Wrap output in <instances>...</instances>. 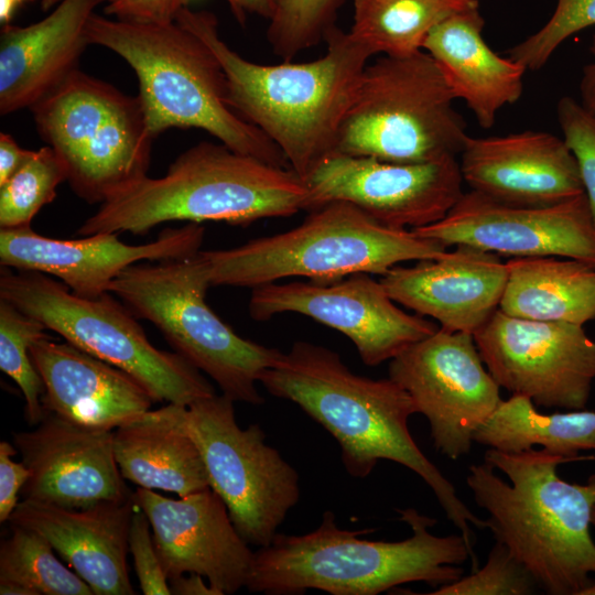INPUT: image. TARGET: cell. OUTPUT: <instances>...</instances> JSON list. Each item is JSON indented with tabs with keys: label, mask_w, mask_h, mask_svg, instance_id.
Here are the masks:
<instances>
[{
	"label": "cell",
	"mask_w": 595,
	"mask_h": 595,
	"mask_svg": "<svg viewBox=\"0 0 595 595\" xmlns=\"http://www.w3.org/2000/svg\"><path fill=\"white\" fill-rule=\"evenodd\" d=\"M273 397L299 405L338 443L346 472L370 475L379 461L398 463L432 489L446 518L473 549L470 526L487 529L457 496L453 484L423 454L408 428L418 413L409 393L389 377L371 379L353 372L338 353L310 342H295L260 377Z\"/></svg>",
	"instance_id": "1"
},
{
	"label": "cell",
	"mask_w": 595,
	"mask_h": 595,
	"mask_svg": "<svg viewBox=\"0 0 595 595\" xmlns=\"http://www.w3.org/2000/svg\"><path fill=\"white\" fill-rule=\"evenodd\" d=\"M175 21L201 37L218 58L229 107L262 131L304 181L336 151L340 126L361 74L374 55L335 26L326 53L312 62L263 65L250 62L219 35L208 11L182 9Z\"/></svg>",
	"instance_id": "2"
},
{
	"label": "cell",
	"mask_w": 595,
	"mask_h": 595,
	"mask_svg": "<svg viewBox=\"0 0 595 595\" xmlns=\"http://www.w3.org/2000/svg\"><path fill=\"white\" fill-rule=\"evenodd\" d=\"M466 484L496 541L505 544L550 595H581L595 575L591 534L595 475L574 484L558 475L570 459L543 448L485 452Z\"/></svg>",
	"instance_id": "3"
},
{
	"label": "cell",
	"mask_w": 595,
	"mask_h": 595,
	"mask_svg": "<svg viewBox=\"0 0 595 595\" xmlns=\"http://www.w3.org/2000/svg\"><path fill=\"white\" fill-rule=\"evenodd\" d=\"M411 529L401 541H372L360 536L375 529L339 528L326 510L320 526L301 536L277 533L258 548L246 583L253 593L299 595L317 589L332 595H377L401 584L424 582L440 587L459 580V567L476 555L462 534L439 537L429 529L436 519L413 508L398 509Z\"/></svg>",
	"instance_id": "4"
},
{
	"label": "cell",
	"mask_w": 595,
	"mask_h": 595,
	"mask_svg": "<svg viewBox=\"0 0 595 595\" xmlns=\"http://www.w3.org/2000/svg\"><path fill=\"white\" fill-rule=\"evenodd\" d=\"M310 191L292 169L199 142L180 154L162 177L148 175L100 204L77 234H148L167 221H223L248 226L259 219L307 210Z\"/></svg>",
	"instance_id": "5"
},
{
	"label": "cell",
	"mask_w": 595,
	"mask_h": 595,
	"mask_svg": "<svg viewBox=\"0 0 595 595\" xmlns=\"http://www.w3.org/2000/svg\"><path fill=\"white\" fill-rule=\"evenodd\" d=\"M86 36L89 44L113 51L134 71L153 138L170 128L202 129L234 151L290 167L281 150L229 107L223 67L192 31L176 21L137 23L94 13Z\"/></svg>",
	"instance_id": "6"
},
{
	"label": "cell",
	"mask_w": 595,
	"mask_h": 595,
	"mask_svg": "<svg viewBox=\"0 0 595 595\" xmlns=\"http://www.w3.org/2000/svg\"><path fill=\"white\" fill-rule=\"evenodd\" d=\"M440 241L385 226L357 206L331 202L296 227L225 250L201 251L210 284L253 289L291 277L331 283L354 273L386 274L401 262L436 259Z\"/></svg>",
	"instance_id": "7"
},
{
	"label": "cell",
	"mask_w": 595,
	"mask_h": 595,
	"mask_svg": "<svg viewBox=\"0 0 595 595\" xmlns=\"http://www.w3.org/2000/svg\"><path fill=\"white\" fill-rule=\"evenodd\" d=\"M208 266L197 253L134 263L109 285L139 320L155 325L175 353L213 379L235 402L263 403L257 383L282 351L239 336L205 301Z\"/></svg>",
	"instance_id": "8"
},
{
	"label": "cell",
	"mask_w": 595,
	"mask_h": 595,
	"mask_svg": "<svg viewBox=\"0 0 595 595\" xmlns=\"http://www.w3.org/2000/svg\"><path fill=\"white\" fill-rule=\"evenodd\" d=\"M441 68L422 50L365 67L335 153L398 163L459 155L466 125Z\"/></svg>",
	"instance_id": "9"
},
{
	"label": "cell",
	"mask_w": 595,
	"mask_h": 595,
	"mask_svg": "<svg viewBox=\"0 0 595 595\" xmlns=\"http://www.w3.org/2000/svg\"><path fill=\"white\" fill-rule=\"evenodd\" d=\"M0 299L129 374L154 402L190 405L215 394L210 382L181 355L152 345L138 318L110 292L83 298L45 273L2 267Z\"/></svg>",
	"instance_id": "10"
},
{
	"label": "cell",
	"mask_w": 595,
	"mask_h": 595,
	"mask_svg": "<svg viewBox=\"0 0 595 595\" xmlns=\"http://www.w3.org/2000/svg\"><path fill=\"white\" fill-rule=\"evenodd\" d=\"M30 109L85 202L101 204L148 175L154 138L138 96L76 69Z\"/></svg>",
	"instance_id": "11"
},
{
	"label": "cell",
	"mask_w": 595,
	"mask_h": 595,
	"mask_svg": "<svg viewBox=\"0 0 595 595\" xmlns=\"http://www.w3.org/2000/svg\"><path fill=\"white\" fill-rule=\"evenodd\" d=\"M234 402L223 393L201 399L185 407L183 422L235 528L248 544L263 548L300 499L299 474L266 443L259 424L238 425Z\"/></svg>",
	"instance_id": "12"
},
{
	"label": "cell",
	"mask_w": 595,
	"mask_h": 595,
	"mask_svg": "<svg viewBox=\"0 0 595 595\" xmlns=\"http://www.w3.org/2000/svg\"><path fill=\"white\" fill-rule=\"evenodd\" d=\"M473 336L500 388L537 407L585 409L595 381V339L582 325L521 318L498 309Z\"/></svg>",
	"instance_id": "13"
},
{
	"label": "cell",
	"mask_w": 595,
	"mask_h": 595,
	"mask_svg": "<svg viewBox=\"0 0 595 595\" xmlns=\"http://www.w3.org/2000/svg\"><path fill=\"white\" fill-rule=\"evenodd\" d=\"M388 372L426 418L436 451L451 459L469 453L475 431L501 401L468 333L440 327L392 358Z\"/></svg>",
	"instance_id": "14"
},
{
	"label": "cell",
	"mask_w": 595,
	"mask_h": 595,
	"mask_svg": "<svg viewBox=\"0 0 595 595\" xmlns=\"http://www.w3.org/2000/svg\"><path fill=\"white\" fill-rule=\"evenodd\" d=\"M249 314L268 321L282 313L311 317L347 336L361 361H390L440 327L397 306L382 282L369 273H354L331 283L271 282L251 289Z\"/></svg>",
	"instance_id": "15"
},
{
	"label": "cell",
	"mask_w": 595,
	"mask_h": 595,
	"mask_svg": "<svg viewBox=\"0 0 595 595\" xmlns=\"http://www.w3.org/2000/svg\"><path fill=\"white\" fill-rule=\"evenodd\" d=\"M305 182L307 212L342 201L385 226L409 230L442 220L464 194L456 156L398 163L334 153Z\"/></svg>",
	"instance_id": "16"
},
{
	"label": "cell",
	"mask_w": 595,
	"mask_h": 595,
	"mask_svg": "<svg viewBox=\"0 0 595 595\" xmlns=\"http://www.w3.org/2000/svg\"><path fill=\"white\" fill-rule=\"evenodd\" d=\"M445 247L498 256L561 257L595 266V223L584 194L551 205H513L464 192L442 220L413 230Z\"/></svg>",
	"instance_id": "17"
},
{
	"label": "cell",
	"mask_w": 595,
	"mask_h": 595,
	"mask_svg": "<svg viewBox=\"0 0 595 595\" xmlns=\"http://www.w3.org/2000/svg\"><path fill=\"white\" fill-rule=\"evenodd\" d=\"M131 498L150 521L169 580L196 573L206 577L220 595L246 587L253 551L212 488L174 499L138 487Z\"/></svg>",
	"instance_id": "18"
},
{
	"label": "cell",
	"mask_w": 595,
	"mask_h": 595,
	"mask_svg": "<svg viewBox=\"0 0 595 595\" xmlns=\"http://www.w3.org/2000/svg\"><path fill=\"white\" fill-rule=\"evenodd\" d=\"M205 228L188 223L165 228L142 245L122 242L116 232H99L78 239H55L29 227L0 228V262L13 270L37 271L61 280L83 298L109 292L110 283L140 261H163L201 251Z\"/></svg>",
	"instance_id": "19"
},
{
	"label": "cell",
	"mask_w": 595,
	"mask_h": 595,
	"mask_svg": "<svg viewBox=\"0 0 595 595\" xmlns=\"http://www.w3.org/2000/svg\"><path fill=\"white\" fill-rule=\"evenodd\" d=\"M30 476L24 499L84 508L131 497L113 453V431L45 413L32 431L13 434Z\"/></svg>",
	"instance_id": "20"
},
{
	"label": "cell",
	"mask_w": 595,
	"mask_h": 595,
	"mask_svg": "<svg viewBox=\"0 0 595 595\" xmlns=\"http://www.w3.org/2000/svg\"><path fill=\"white\" fill-rule=\"evenodd\" d=\"M459 156L463 181L498 202L551 205L584 194L575 156L549 132L467 137Z\"/></svg>",
	"instance_id": "21"
},
{
	"label": "cell",
	"mask_w": 595,
	"mask_h": 595,
	"mask_svg": "<svg viewBox=\"0 0 595 595\" xmlns=\"http://www.w3.org/2000/svg\"><path fill=\"white\" fill-rule=\"evenodd\" d=\"M507 277L498 255L457 245L441 258L396 266L380 281L397 304L443 329L474 335L499 309Z\"/></svg>",
	"instance_id": "22"
},
{
	"label": "cell",
	"mask_w": 595,
	"mask_h": 595,
	"mask_svg": "<svg viewBox=\"0 0 595 595\" xmlns=\"http://www.w3.org/2000/svg\"><path fill=\"white\" fill-rule=\"evenodd\" d=\"M134 506L131 497L84 508L24 499L9 520L44 537L95 595H132L127 554Z\"/></svg>",
	"instance_id": "23"
},
{
	"label": "cell",
	"mask_w": 595,
	"mask_h": 595,
	"mask_svg": "<svg viewBox=\"0 0 595 595\" xmlns=\"http://www.w3.org/2000/svg\"><path fill=\"white\" fill-rule=\"evenodd\" d=\"M30 356L44 385L45 413L72 423L113 431L154 401L129 374L66 340L40 338Z\"/></svg>",
	"instance_id": "24"
},
{
	"label": "cell",
	"mask_w": 595,
	"mask_h": 595,
	"mask_svg": "<svg viewBox=\"0 0 595 595\" xmlns=\"http://www.w3.org/2000/svg\"><path fill=\"white\" fill-rule=\"evenodd\" d=\"M106 0H62L44 19L26 26L3 24L0 33V113L34 104L78 69L86 26Z\"/></svg>",
	"instance_id": "25"
},
{
	"label": "cell",
	"mask_w": 595,
	"mask_h": 595,
	"mask_svg": "<svg viewBox=\"0 0 595 595\" xmlns=\"http://www.w3.org/2000/svg\"><path fill=\"white\" fill-rule=\"evenodd\" d=\"M484 26L479 8L453 14L432 29L422 48L441 68L455 99H463L479 126L489 129L502 107L520 99L527 69L496 54L483 36Z\"/></svg>",
	"instance_id": "26"
},
{
	"label": "cell",
	"mask_w": 595,
	"mask_h": 595,
	"mask_svg": "<svg viewBox=\"0 0 595 595\" xmlns=\"http://www.w3.org/2000/svg\"><path fill=\"white\" fill-rule=\"evenodd\" d=\"M185 407L169 403L113 430V453L125 479L180 497L210 488L201 452L183 422Z\"/></svg>",
	"instance_id": "27"
},
{
	"label": "cell",
	"mask_w": 595,
	"mask_h": 595,
	"mask_svg": "<svg viewBox=\"0 0 595 595\" xmlns=\"http://www.w3.org/2000/svg\"><path fill=\"white\" fill-rule=\"evenodd\" d=\"M506 263L504 313L582 326L595 320V266L561 257H515Z\"/></svg>",
	"instance_id": "28"
},
{
	"label": "cell",
	"mask_w": 595,
	"mask_h": 595,
	"mask_svg": "<svg viewBox=\"0 0 595 595\" xmlns=\"http://www.w3.org/2000/svg\"><path fill=\"white\" fill-rule=\"evenodd\" d=\"M473 441L500 452L520 453L541 446L571 461L592 459L580 452L595 451V411L541 413L533 401L511 394L498 403L475 431Z\"/></svg>",
	"instance_id": "29"
},
{
	"label": "cell",
	"mask_w": 595,
	"mask_h": 595,
	"mask_svg": "<svg viewBox=\"0 0 595 595\" xmlns=\"http://www.w3.org/2000/svg\"><path fill=\"white\" fill-rule=\"evenodd\" d=\"M477 8V0H354L349 33L374 55L407 56L439 23Z\"/></svg>",
	"instance_id": "30"
},
{
	"label": "cell",
	"mask_w": 595,
	"mask_h": 595,
	"mask_svg": "<svg viewBox=\"0 0 595 595\" xmlns=\"http://www.w3.org/2000/svg\"><path fill=\"white\" fill-rule=\"evenodd\" d=\"M0 547V581L20 583L34 595H95L89 585L65 566L53 547L32 529L11 524Z\"/></svg>",
	"instance_id": "31"
},
{
	"label": "cell",
	"mask_w": 595,
	"mask_h": 595,
	"mask_svg": "<svg viewBox=\"0 0 595 595\" xmlns=\"http://www.w3.org/2000/svg\"><path fill=\"white\" fill-rule=\"evenodd\" d=\"M67 172L52 147L33 151L30 158L0 185V228L29 227L40 209L53 202Z\"/></svg>",
	"instance_id": "32"
},
{
	"label": "cell",
	"mask_w": 595,
	"mask_h": 595,
	"mask_svg": "<svg viewBox=\"0 0 595 595\" xmlns=\"http://www.w3.org/2000/svg\"><path fill=\"white\" fill-rule=\"evenodd\" d=\"M46 327L0 299V369L20 388L25 399V416L30 424L37 425L45 416L42 405L44 385L31 356V345L48 336Z\"/></svg>",
	"instance_id": "33"
},
{
	"label": "cell",
	"mask_w": 595,
	"mask_h": 595,
	"mask_svg": "<svg viewBox=\"0 0 595 595\" xmlns=\"http://www.w3.org/2000/svg\"><path fill=\"white\" fill-rule=\"evenodd\" d=\"M345 0H274L267 39L284 61L325 41Z\"/></svg>",
	"instance_id": "34"
},
{
	"label": "cell",
	"mask_w": 595,
	"mask_h": 595,
	"mask_svg": "<svg viewBox=\"0 0 595 595\" xmlns=\"http://www.w3.org/2000/svg\"><path fill=\"white\" fill-rule=\"evenodd\" d=\"M540 589L529 571L508 548L495 540L487 562L470 575L442 585L431 595H530Z\"/></svg>",
	"instance_id": "35"
},
{
	"label": "cell",
	"mask_w": 595,
	"mask_h": 595,
	"mask_svg": "<svg viewBox=\"0 0 595 595\" xmlns=\"http://www.w3.org/2000/svg\"><path fill=\"white\" fill-rule=\"evenodd\" d=\"M595 25V0H558L548 22L507 51L526 69L538 71L572 34Z\"/></svg>",
	"instance_id": "36"
},
{
	"label": "cell",
	"mask_w": 595,
	"mask_h": 595,
	"mask_svg": "<svg viewBox=\"0 0 595 595\" xmlns=\"http://www.w3.org/2000/svg\"><path fill=\"white\" fill-rule=\"evenodd\" d=\"M556 109L563 140L577 162L595 223V117L571 97L561 98Z\"/></svg>",
	"instance_id": "37"
},
{
	"label": "cell",
	"mask_w": 595,
	"mask_h": 595,
	"mask_svg": "<svg viewBox=\"0 0 595 595\" xmlns=\"http://www.w3.org/2000/svg\"><path fill=\"white\" fill-rule=\"evenodd\" d=\"M150 521L143 510H134L129 532V551L144 595H170L169 578L164 573L150 533Z\"/></svg>",
	"instance_id": "38"
},
{
	"label": "cell",
	"mask_w": 595,
	"mask_h": 595,
	"mask_svg": "<svg viewBox=\"0 0 595 595\" xmlns=\"http://www.w3.org/2000/svg\"><path fill=\"white\" fill-rule=\"evenodd\" d=\"M192 0H106L104 12L137 23H171Z\"/></svg>",
	"instance_id": "39"
},
{
	"label": "cell",
	"mask_w": 595,
	"mask_h": 595,
	"mask_svg": "<svg viewBox=\"0 0 595 595\" xmlns=\"http://www.w3.org/2000/svg\"><path fill=\"white\" fill-rule=\"evenodd\" d=\"M18 448L0 442V522L8 521L18 506V494L25 485L30 470L23 462L12 459Z\"/></svg>",
	"instance_id": "40"
},
{
	"label": "cell",
	"mask_w": 595,
	"mask_h": 595,
	"mask_svg": "<svg viewBox=\"0 0 595 595\" xmlns=\"http://www.w3.org/2000/svg\"><path fill=\"white\" fill-rule=\"evenodd\" d=\"M32 152L20 148L10 134L0 133V185L30 158Z\"/></svg>",
	"instance_id": "41"
},
{
	"label": "cell",
	"mask_w": 595,
	"mask_h": 595,
	"mask_svg": "<svg viewBox=\"0 0 595 595\" xmlns=\"http://www.w3.org/2000/svg\"><path fill=\"white\" fill-rule=\"evenodd\" d=\"M204 576L190 573V576L180 575L169 580L171 594L174 595H220L209 583H205Z\"/></svg>",
	"instance_id": "42"
},
{
	"label": "cell",
	"mask_w": 595,
	"mask_h": 595,
	"mask_svg": "<svg viewBox=\"0 0 595 595\" xmlns=\"http://www.w3.org/2000/svg\"><path fill=\"white\" fill-rule=\"evenodd\" d=\"M236 20L244 24L250 14L270 19L274 0H226Z\"/></svg>",
	"instance_id": "43"
},
{
	"label": "cell",
	"mask_w": 595,
	"mask_h": 595,
	"mask_svg": "<svg viewBox=\"0 0 595 595\" xmlns=\"http://www.w3.org/2000/svg\"><path fill=\"white\" fill-rule=\"evenodd\" d=\"M589 52L593 61L583 69L580 90L583 107L595 117V34L592 39Z\"/></svg>",
	"instance_id": "44"
},
{
	"label": "cell",
	"mask_w": 595,
	"mask_h": 595,
	"mask_svg": "<svg viewBox=\"0 0 595 595\" xmlns=\"http://www.w3.org/2000/svg\"><path fill=\"white\" fill-rule=\"evenodd\" d=\"M1 595H34L31 589L24 585L12 581H0Z\"/></svg>",
	"instance_id": "45"
},
{
	"label": "cell",
	"mask_w": 595,
	"mask_h": 595,
	"mask_svg": "<svg viewBox=\"0 0 595 595\" xmlns=\"http://www.w3.org/2000/svg\"><path fill=\"white\" fill-rule=\"evenodd\" d=\"M24 1L32 0H0V21L2 24L10 23L15 8Z\"/></svg>",
	"instance_id": "46"
},
{
	"label": "cell",
	"mask_w": 595,
	"mask_h": 595,
	"mask_svg": "<svg viewBox=\"0 0 595 595\" xmlns=\"http://www.w3.org/2000/svg\"><path fill=\"white\" fill-rule=\"evenodd\" d=\"M62 0H41V8L43 11H48L53 7H56Z\"/></svg>",
	"instance_id": "47"
},
{
	"label": "cell",
	"mask_w": 595,
	"mask_h": 595,
	"mask_svg": "<svg viewBox=\"0 0 595 595\" xmlns=\"http://www.w3.org/2000/svg\"><path fill=\"white\" fill-rule=\"evenodd\" d=\"M581 595H595V575L593 576L589 585L582 591Z\"/></svg>",
	"instance_id": "48"
},
{
	"label": "cell",
	"mask_w": 595,
	"mask_h": 595,
	"mask_svg": "<svg viewBox=\"0 0 595 595\" xmlns=\"http://www.w3.org/2000/svg\"><path fill=\"white\" fill-rule=\"evenodd\" d=\"M591 521H592V526L595 527V505H594V507L592 509V519H591Z\"/></svg>",
	"instance_id": "49"
}]
</instances>
